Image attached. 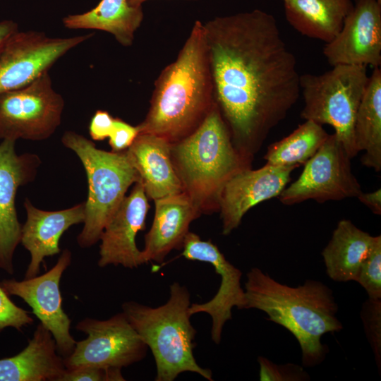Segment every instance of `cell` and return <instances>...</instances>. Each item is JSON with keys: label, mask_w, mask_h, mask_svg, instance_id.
I'll list each match as a JSON object with an SVG mask.
<instances>
[{"label": "cell", "mask_w": 381, "mask_h": 381, "mask_svg": "<svg viewBox=\"0 0 381 381\" xmlns=\"http://www.w3.org/2000/svg\"><path fill=\"white\" fill-rule=\"evenodd\" d=\"M214 102L248 160L296 103L300 75L274 17L255 9L203 23Z\"/></svg>", "instance_id": "1"}, {"label": "cell", "mask_w": 381, "mask_h": 381, "mask_svg": "<svg viewBox=\"0 0 381 381\" xmlns=\"http://www.w3.org/2000/svg\"><path fill=\"white\" fill-rule=\"evenodd\" d=\"M214 89L203 23L195 20L174 61L155 82L150 104L138 126L170 143L195 131L214 104Z\"/></svg>", "instance_id": "2"}, {"label": "cell", "mask_w": 381, "mask_h": 381, "mask_svg": "<svg viewBox=\"0 0 381 381\" xmlns=\"http://www.w3.org/2000/svg\"><path fill=\"white\" fill-rule=\"evenodd\" d=\"M244 291L245 309L263 311L267 320L294 336L301 349L303 366L314 367L325 360L328 348L322 343V337L343 328L329 287L311 279L296 287L290 286L253 267L246 274Z\"/></svg>", "instance_id": "3"}, {"label": "cell", "mask_w": 381, "mask_h": 381, "mask_svg": "<svg viewBox=\"0 0 381 381\" xmlns=\"http://www.w3.org/2000/svg\"><path fill=\"white\" fill-rule=\"evenodd\" d=\"M170 153L183 191L200 214L218 211L226 183L252 163L234 147L215 102L195 131L171 143Z\"/></svg>", "instance_id": "4"}, {"label": "cell", "mask_w": 381, "mask_h": 381, "mask_svg": "<svg viewBox=\"0 0 381 381\" xmlns=\"http://www.w3.org/2000/svg\"><path fill=\"white\" fill-rule=\"evenodd\" d=\"M169 291L163 305L154 308L130 301L122 305V312L152 353L156 381H173L185 372L212 381V371L194 357L197 332L190 322V293L179 282H173Z\"/></svg>", "instance_id": "5"}, {"label": "cell", "mask_w": 381, "mask_h": 381, "mask_svg": "<svg viewBox=\"0 0 381 381\" xmlns=\"http://www.w3.org/2000/svg\"><path fill=\"white\" fill-rule=\"evenodd\" d=\"M61 141L75 152L86 172L85 219L77 241L81 248H89L100 239L128 188L140 178L126 150L107 152L97 149L91 140L73 131L65 132Z\"/></svg>", "instance_id": "6"}, {"label": "cell", "mask_w": 381, "mask_h": 381, "mask_svg": "<svg viewBox=\"0 0 381 381\" xmlns=\"http://www.w3.org/2000/svg\"><path fill=\"white\" fill-rule=\"evenodd\" d=\"M368 79L366 66L346 64L333 66L319 75H300L301 117L331 126L351 159L358 153L354 122Z\"/></svg>", "instance_id": "7"}, {"label": "cell", "mask_w": 381, "mask_h": 381, "mask_svg": "<svg viewBox=\"0 0 381 381\" xmlns=\"http://www.w3.org/2000/svg\"><path fill=\"white\" fill-rule=\"evenodd\" d=\"M65 102L48 71L28 85L0 93V138L43 140L61 124Z\"/></svg>", "instance_id": "8"}, {"label": "cell", "mask_w": 381, "mask_h": 381, "mask_svg": "<svg viewBox=\"0 0 381 381\" xmlns=\"http://www.w3.org/2000/svg\"><path fill=\"white\" fill-rule=\"evenodd\" d=\"M351 157L333 133L305 164L298 178L279 195L286 205L308 200L318 202L357 198L363 191L353 174Z\"/></svg>", "instance_id": "9"}, {"label": "cell", "mask_w": 381, "mask_h": 381, "mask_svg": "<svg viewBox=\"0 0 381 381\" xmlns=\"http://www.w3.org/2000/svg\"><path fill=\"white\" fill-rule=\"evenodd\" d=\"M75 329L87 337L64 358L66 369L83 366L122 369L141 361L147 346L121 312L105 320L87 318Z\"/></svg>", "instance_id": "10"}, {"label": "cell", "mask_w": 381, "mask_h": 381, "mask_svg": "<svg viewBox=\"0 0 381 381\" xmlns=\"http://www.w3.org/2000/svg\"><path fill=\"white\" fill-rule=\"evenodd\" d=\"M93 35L50 37L39 31H16L0 54V93L31 83Z\"/></svg>", "instance_id": "11"}, {"label": "cell", "mask_w": 381, "mask_h": 381, "mask_svg": "<svg viewBox=\"0 0 381 381\" xmlns=\"http://www.w3.org/2000/svg\"><path fill=\"white\" fill-rule=\"evenodd\" d=\"M71 262V253L63 250L56 265L40 276L17 281L5 279L0 286L8 294L21 298L40 323L52 333L59 355L65 358L73 351L76 341L70 333L71 320L62 308L61 276Z\"/></svg>", "instance_id": "12"}, {"label": "cell", "mask_w": 381, "mask_h": 381, "mask_svg": "<svg viewBox=\"0 0 381 381\" xmlns=\"http://www.w3.org/2000/svg\"><path fill=\"white\" fill-rule=\"evenodd\" d=\"M182 249L181 256L211 264L220 276L219 287L213 298L202 303H191L189 308L191 316L204 313L211 317V339L219 344L224 325L232 318V308L245 309V291L241 284L242 272L226 259L216 245L202 240L195 233L187 234Z\"/></svg>", "instance_id": "13"}, {"label": "cell", "mask_w": 381, "mask_h": 381, "mask_svg": "<svg viewBox=\"0 0 381 381\" xmlns=\"http://www.w3.org/2000/svg\"><path fill=\"white\" fill-rule=\"evenodd\" d=\"M323 54L332 66L338 64H381V3L354 0L337 36L326 43Z\"/></svg>", "instance_id": "14"}, {"label": "cell", "mask_w": 381, "mask_h": 381, "mask_svg": "<svg viewBox=\"0 0 381 381\" xmlns=\"http://www.w3.org/2000/svg\"><path fill=\"white\" fill-rule=\"evenodd\" d=\"M15 142L3 140L0 144V269L13 273V256L20 242L22 225L15 205L18 188L31 182L41 164L37 155H18Z\"/></svg>", "instance_id": "15"}, {"label": "cell", "mask_w": 381, "mask_h": 381, "mask_svg": "<svg viewBox=\"0 0 381 381\" xmlns=\"http://www.w3.org/2000/svg\"><path fill=\"white\" fill-rule=\"evenodd\" d=\"M296 168L266 163L259 169L248 167L235 174L220 194L222 234L228 235L238 228L246 213L257 204L279 197Z\"/></svg>", "instance_id": "16"}, {"label": "cell", "mask_w": 381, "mask_h": 381, "mask_svg": "<svg viewBox=\"0 0 381 381\" xmlns=\"http://www.w3.org/2000/svg\"><path fill=\"white\" fill-rule=\"evenodd\" d=\"M149 207L148 198L139 181L129 195L125 196L102 233L99 267L112 265L133 269L145 264L135 237L145 228Z\"/></svg>", "instance_id": "17"}, {"label": "cell", "mask_w": 381, "mask_h": 381, "mask_svg": "<svg viewBox=\"0 0 381 381\" xmlns=\"http://www.w3.org/2000/svg\"><path fill=\"white\" fill-rule=\"evenodd\" d=\"M24 206L27 219L22 226L20 243L30 253L25 274V279H29L40 273L45 257L61 252L59 240L62 234L71 226L84 222L85 202L62 210L45 211L35 207L26 198Z\"/></svg>", "instance_id": "18"}, {"label": "cell", "mask_w": 381, "mask_h": 381, "mask_svg": "<svg viewBox=\"0 0 381 381\" xmlns=\"http://www.w3.org/2000/svg\"><path fill=\"white\" fill-rule=\"evenodd\" d=\"M154 202L153 222L141 250L145 263H161L172 250L181 249L190 223L200 215L183 191Z\"/></svg>", "instance_id": "19"}, {"label": "cell", "mask_w": 381, "mask_h": 381, "mask_svg": "<svg viewBox=\"0 0 381 381\" xmlns=\"http://www.w3.org/2000/svg\"><path fill=\"white\" fill-rule=\"evenodd\" d=\"M170 145L163 138L140 133L126 150L146 195L153 200L183 192L171 162Z\"/></svg>", "instance_id": "20"}, {"label": "cell", "mask_w": 381, "mask_h": 381, "mask_svg": "<svg viewBox=\"0 0 381 381\" xmlns=\"http://www.w3.org/2000/svg\"><path fill=\"white\" fill-rule=\"evenodd\" d=\"M55 340L41 323L19 353L0 359V381H60L66 367Z\"/></svg>", "instance_id": "21"}, {"label": "cell", "mask_w": 381, "mask_h": 381, "mask_svg": "<svg viewBox=\"0 0 381 381\" xmlns=\"http://www.w3.org/2000/svg\"><path fill=\"white\" fill-rule=\"evenodd\" d=\"M375 238L351 221L340 220L321 253L328 277L337 282H356Z\"/></svg>", "instance_id": "22"}, {"label": "cell", "mask_w": 381, "mask_h": 381, "mask_svg": "<svg viewBox=\"0 0 381 381\" xmlns=\"http://www.w3.org/2000/svg\"><path fill=\"white\" fill-rule=\"evenodd\" d=\"M288 23L306 37L327 43L342 28L352 0H282Z\"/></svg>", "instance_id": "23"}, {"label": "cell", "mask_w": 381, "mask_h": 381, "mask_svg": "<svg viewBox=\"0 0 381 381\" xmlns=\"http://www.w3.org/2000/svg\"><path fill=\"white\" fill-rule=\"evenodd\" d=\"M142 6H130L127 0H101L87 12L63 19L69 29L99 30L111 34L124 47L133 44L135 33L143 20Z\"/></svg>", "instance_id": "24"}, {"label": "cell", "mask_w": 381, "mask_h": 381, "mask_svg": "<svg viewBox=\"0 0 381 381\" xmlns=\"http://www.w3.org/2000/svg\"><path fill=\"white\" fill-rule=\"evenodd\" d=\"M354 140L358 152L363 151V165L381 170V70L369 76L354 122Z\"/></svg>", "instance_id": "25"}, {"label": "cell", "mask_w": 381, "mask_h": 381, "mask_svg": "<svg viewBox=\"0 0 381 381\" xmlns=\"http://www.w3.org/2000/svg\"><path fill=\"white\" fill-rule=\"evenodd\" d=\"M328 135L322 125L305 120L289 135L270 145L264 159L267 164L298 168L315 155Z\"/></svg>", "instance_id": "26"}, {"label": "cell", "mask_w": 381, "mask_h": 381, "mask_svg": "<svg viewBox=\"0 0 381 381\" xmlns=\"http://www.w3.org/2000/svg\"><path fill=\"white\" fill-rule=\"evenodd\" d=\"M356 282L366 291L371 299H381V236L375 241L359 269Z\"/></svg>", "instance_id": "27"}, {"label": "cell", "mask_w": 381, "mask_h": 381, "mask_svg": "<svg viewBox=\"0 0 381 381\" xmlns=\"http://www.w3.org/2000/svg\"><path fill=\"white\" fill-rule=\"evenodd\" d=\"M361 318L367 339L373 350L380 374L381 368V299H368L363 303Z\"/></svg>", "instance_id": "28"}, {"label": "cell", "mask_w": 381, "mask_h": 381, "mask_svg": "<svg viewBox=\"0 0 381 381\" xmlns=\"http://www.w3.org/2000/svg\"><path fill=\"white\" fill-rule=\"evenodd\" d=\"M259 378L261 381H304L310 376L303 367L293 363L275 364L264 356H258Z\"/></svg>", "instance_id": "29"}, {"label": "cell", "mask_w": 381, "mask_h": 381, "mask_svg": "<svg viewBox=\"0 0 381 381\" xmlns=\"http://www.w3.org/2000/svg\"><path fill=\"white\" fill-rule=\"evenodd\" d=\"M33 322L28 313L17 306L0 286V332L8 327L20 330L23 326Z\"/></svg>", "instance_id": "30"}, {"label": "cell", "mask_w": 381, "mask_h": 381, "mask_svg": "<svg viewBox=\"0 0 381 381\" xmlns=\"http://www.w3.org/2000/svg\"><path fill=\"white\" fill-rule=\"evenodd\" d=\"M121 369L83 366L66 369L60 381H123Z\"/></svg>", "instance_id": "31"}, {"label": "cell", "mask_w": 381, "mask_h": 381, "mask_svg": "<svg viewBox=\"0 0 381 381\" xmlns=\"http://www.w3.org/2000/svg\"><path fill=\"white\" fill-rule=\"evenodd\" d=\"M140 133L138 126H133L124 121L115 118L112 131L109 136V144L112 152L127 150Z\"/></svg>", "instance_id": "32"}, {"label": "cell", "mask_w": 381, "mask_h": 381, "mask_svg": "<svg viewBox=\"0 0 381 381\" xmlns=\"http://www.w3.org/2000/svg\"><path fill=\"white\" fill-rule=\"evenodd\" d=\"M114 119L108 111L97 110L90 120L89 133L94 140H103L109 138Z\"/></svg>", "instance_id": "33"}, {"label": "cell", "mask_w": 381, "mask_h": 381, "mask_svg": "<svg viewBox=\"0 0 381 381\" xmlns=\"http://www.w3.org/2000/svg\"><path fill=\"white\" fill-rule=\"evenodd\" d=\"M357 198L367 206L374 214H381V189L370 193L362 192Z\"/></svg>", "instance_id": "34"}, {"label": "cell", "mask_w": 381, "mask_h": 381, "mask_svg": "<svg viewBox=\"0 0 381 381\" xmlns=\"http://www.w3.org/2000/svg\"><path fill=\"white\" fill-rule=\"evenodd\" d=\"M18 30L16 23L11 20L0 22V54L9 37Z\"/></svg>", "instance_id": "35"}, {"label": "cell", "mask_w": 381, "mask_h": 381, "mask_svg": "<svg viewBox=\"0 0 381 381\" xmlns=\"http://www.w3.org/2000/svg\"><path fill=\"white\" fill-rule=\"evenodd\" d=\"M146 1L147 0H127V2L131 6L140 7V6H142V4Z\"/></svg>", "instance_id": "36"}, {"label": "cell", "mask_w": 381, "mask_h": 381, "mask_svg": "<svg viewBox=\"0 0 381 381\" xmlns=\"http://www.w3.org/2000/svg\"><path fill=\"white\" fill-rule=\"evenodd\" d=\"M377 1L381 3V0H377Z\"/></svg>", "instance_id": "37"}]
</instances>
